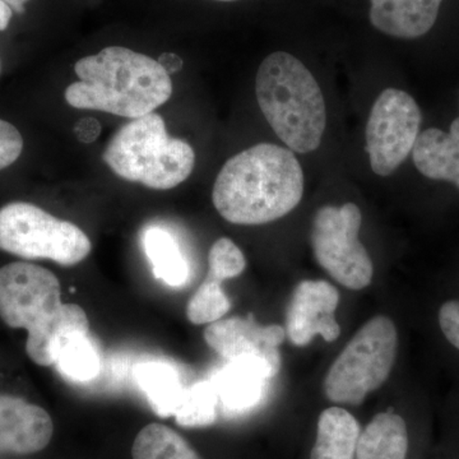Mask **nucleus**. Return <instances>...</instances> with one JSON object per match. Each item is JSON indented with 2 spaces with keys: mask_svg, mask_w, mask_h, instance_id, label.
I'll use <instances>...</instances> for the list:
<instances>
[{
  "mask_svg": "<svg viewBox=\"0 0 459 459\" xmlns=\"http://www.w3.org/2000/svg\"><path fill=\"white\" fill-rule=\"evenodd\" d=\"M304 195V172L289 148L259 143L229 160L212 201L226 221L263 225L291 212Z\"/></svg>",
  "mask_w": 459,
  "mask_h": 459,
  "instance_id": "nucleus-1",
  "label": "nucleus"
},
{
  "mask_svg": "<svg viewBox=\"0 0 459 459\" xmlns=\"http://www.w3.org/2000/svg\"><path fill=\"white\" fill-rule=\"evenodd\" d=\"M0 318L11 328L26 329V352L40 367L56 365L60 344L74 333H90L87 314L77 304H63L59 280L31 263L0 268Z\"/></svg>",
  "mask_w": 459,
  "mask_h": 459,
  "instance_id": "nucleus-2",
  "label": "nucleus"
},
{
  "mask_svg": "<svg viewBox=\"0 0 459 459\" xmlns=\"http://www.w3.org/2000/svg\"><path fill=\"white\" fill-rule=\"evenodd\" d=\"M78 82L65 90L75 108L138 119L164 105L172 93L170 74L159 60L123 47H108L74 65Z\"/></svg>",
  "mask_w": 459,
  "mask_h": 459,
  "instance_id": "nucleus-3",
  "label": "nucleus"
},
{
  "mask_svg": "<svg viewBox=\"0 0 459 459\" xmlns=\"http://www.w3.org/2000/svg\"><path fill=\"white\" fill-rule=\"evenodd\" d=\"M259 108L292 152L309 153L325 131V96L314 75L294 56L276 51L263 60L255 80Z\"/></svg>",
  "mask_w": 459,
  "mask_h": 459,
  "instance_id": "nucleus-4",
  "label": "nucleus"
},
{
  "mask_svg": "<svg viewBox=\"0 0 459 459\" xmlns=\"http://www.w3.org/2000/svg\"><path fill=\"white\" fill-rule=\"evenodd\" d=\"M102 159L122 179L157 190L184 183L195 164L192 146L171 138L165 120L156 113L132 119L115 133Z\"/></svg>",
  "mask_w": 459,
  "mask_h": 459,
  "instance_id": "nucleus-5",
  "label": "nucleus"
},
{
  "mask_svg": "<svg viewBox=\"0 0 459 459\" xmlns=\"http://www.w3.org/2000/svg\"><path fill=\"white\" fill-rule=\"evenodd\" d=\"M397 329L391 318L370 319L346 344L325 379V394L336 403L359 406L388 379L397 353Z\"/></svg>",
  "mask_w": 459,
  "mask_h": 459,
  "instance_id": "nucleus-6",
  "label": "nucleus"
},
{
  "mask_svg": "<svg viewBox=\"0 0 459 459\" xmlns=\"http://www.w3.org/2000/svg\"><path fill=\"white\" fill-rule=\"evenodd\" d=\"M0 249L26 259L78 264L90 255L89 237L74 223L38 205L16 202L0 210Z\"/></svg>",
  "mask_w": 459,
  "mask_h": 459,
  "instance_id": "nucleus-7",
  "label": "nucleus"
},
{
  "mask_svg": "<svg viewBox=\"0 0 459 459\" xmlns=\"http://www.w3.org/2000/svg\"><path fill=\"white\" fill-rule=\"evenodd\" d=\"M361 222L360 208L353 204L325 205L314 216V256L323 270L350 290L365 289L373 280V262L359 238Z\"/></svg>",
  "mask_w": 459,
  "mask_h": 459,
  "instance_id": "nucleus-8",
  "label": "nucleus"
},
{
  "mask_svg": "<svg viewBox=\"0 0 459 459\" xmlns=\"http://www.w3.org/2000/svg\"><path fill=\"white\" fill-rule=\"evenodd\" d=\"M421 126V111L404 91L386 89L377 99L367 124L370 166L379 177H389L412 152Z\"/></svg>",
  "mask_w": 459,
  "mask_h": 459,
  "instance_id": "nucleus-9",
  "label": "nucleus"
},
{
  "mask_svg": "<svg viewBox=\"0 0 459 459\" xmlns=\"http://www.w3.org/2000/svg\"><path fill=\"white\" fill-rule=\"evenodd\" d=\"M285 338V329L259 325L253 316L222 318L211 323L204 331L205 342L226 361L263 362L274 377L280 371V344Z\"/></svg>",
  "mask_w": 459,
  "mask_h": 459,
  "instance_id": "nucleus-10",
  "label": "nucleus"
},
{
  "mask_svg": "<svg viewBox=\"0 0 459 459\" xmlns=\"http://www.w3.org/2000/svg\"><path fill=\"white\" fill-rule=\"evenodd\" d=\"M340 294L327 281L307 280L296 286L287 310L286 334L296 346H307L320 336L333 342L341 333L334 316Z\"/></svg>",
  "mask_w": 459,
  "mask_h": 459,
  "instance_id": "nucleus-11",
  "label": "nucleus"
},
{
  "mask_svg": "<svg viewBox=\"0 0 459 459\" xmlns=\"http://www.w3.org/2000/svg\"><path fill=\"white\" fill-rule=\"evenodd\" d=\"M54 424L38 404L0 394V455H27L49 446Z\"/></svg>",
  "mask_w": 459,
  "mask_h": 459,
  "instance_id": "nucleus-12",
  "label": "nucleus"
},
{
  "mask_svg": "<svg viewBox=\"0 0 459 459\" xmlns=\"http://www.w3.org/2000/svg\"><path fill=\"white\" fill-rule=\"evenodd\" d=\"M443 0H370L369 18L377 31L397 39H418L437 22Z\"/></svg>",
  "mask_w": 459,
  "mask_h": 459,
  "instance_id": "nucleus-13",
  "label": "nucleus"
},
{
  "mask_svg": "<svg viewBox=\"0 0 459 459\" xmlns=\"http://www.w3.org/2000/svg\"><path fill=\"white\" fill-rule=\"evenodd\" d=\"M272 377L273 373L263 362L235 360L229 361L228 367L212 382L225 409L241 413L261 403Z\"/></svg>",
  "mask_w": 459,
  "mask_h": 459,
  "instance_id": "nucleus-14",
  "label": "nucleus"
},
{
  "mask_svg": "<svg viewBox=\"0 0 459 459\" xmlns=\"http://www.w3.org/2000/svg\"><path fill=\"white\" fill-rule=\"evenodd\" d=\"M412 159L424 177L451 181L459 189V117L448 133L437 128L420 133Z\"/></svg>",
  "mask_w": 459,
  "mask_h": 459,
  "instance_id": "nucleus-15",
  "label": "nucleus"
},
{
  "mask_svg": "<svg viewBox=\"0 0 459 459\" xmlns=\"http://www.w3.org/2000/svg\"><path fill=\"white\" fill-rule=\"evenodd\" d=\"M360 425L349 411L331 407L320 413L310 459H355Z\"/></svg>",
  "mask_w": 459,
  "mask_h": 459,
  "instance_id": "nucleus-16",
  "label": "nucleus"
},
{
  "mask_svg": "<svg viewBox=\"0 0 459 459\" xmlns=\"http://www.w3.org/2000/svg\"><path fill=\"white\" fill-rule=\"evenodd\" d=\"M407 449L406 422L389 411L377 415L362 431L355 459H406Z\"/></svg>",
  "mask_w": 459,
  "mask_h": 459,
  "instance_id": "nucleus-17",
  "label": "nucleus"
},
{
  "mask_svg": "<svg viewBox=\"0 0 459 459\" xmlns=\"http://www.w3.org/2000/svg\"><path fill=\"white\" fill-rule=\"evenodd\" d=\"M134 379L160 416L174 415L186 388L177 371L162 362L135 365Z\"/></svg>",
  "mask_w": 459,
  "mask_h": 459,
  "instance_id": "nucleus-18",
  "label": "nucleus"
},
{
  "mask_svg": "<svg viewBox=\"0 0 459 459\" xmlns=\"http://www.w3.org/2000/svg\"><path fill=\"white\" fill-rule=\"evenodd\" d=\"M143 249L157 279L172 287H179L186 282L189 276L188 263L170 232L161 228L146 230L143 234Z\"/></svg>",
  "mask_w": 459,
  "mask_h": 459,
  "instance_id": "nucleus-19",
  "label": "nucleus"
},
{
  "mask_svg": "<svg viewBox=\"0 0 459 459\" xmlns=\"http://www.w3.org/2000/svg\"><path fill=\"white\" fill-rule=\"evenodd\" d=\"M133 459H202L186 437L166 427L147 425L142 429L132 446Z\"/></svg>",
  "mask_w": 459,
  "mask_h": 459,
  "instance_id": "nucleus-20",
  "label": "nucleus"
},
{
  "mask_svg": "<svg viewBox=\"0 0 459 459\" xmlns=\"http://www.w3.org/2000/svg\"><path fill=\"white\" fill-rule=\"evenodd\" d=\"M56 367L60 373L78 382H87L99 376L100 358L89 333H74L60 344Z\"/></svg>",
  "mask_w": 459,
  "mask_h": 459,
  "instance_id": "nucleus-21",
  "label": "nucleus"
},
{
  "mask_svg": "<svg viewBox=\"0 0 459 459\" xmlns=\"http://www.w3.org/2000/svg\"><path fill=\"white\" fill-rule=\"evenodd\" d=\"M219 402L213 382H199L186 388L174 416L178 425L186 428L208 427L216 421Z\"/></svg>",
  "mask_w": 459,
  "mask_h": 459,
  "instance_id": "nucleus-22",
  "label": "nucleus"
},
{
  "mask_svg": "<svg viewBox=\"0 0 459 459\" xmlns=\"http://www.w3.org/2000/svg\"><path fill=\"white\" fill-rule=\"evenodd\" d=\"M223 281L207 274L186 305V316L193 325H211L222 319L231 309L228 295L222 290Z\"/></svg>",
  "mask_w": 459,
  "mask_h": 459,
  "instance_id": "nucleus-23",
  "label": "nucleus"
},
{
  "mask_svg": "<svg viewBox=\"0 0 459 459\" xmlns=\"http://www.w3.org/2000/svg\"><path fill=\"white\" fill-rule=\"evenodd\" d=\"M247 267L246 256L229 238L214 241L208 255V274L225 282L240 276Z\"/></svg>",
  "mask_w": 459,
  "mask_h": 459,
  "instance_id": "nucleus-24",
  "label": "nucleus"
},
{
  "mask_svg": "<svg viewBox=\"0 0 459 459\" xmlns=\"http://www.w3.org/2000/svg\"><path fill=\"white\" fill-rule=\"evenodd\" d=\"M23 150V138L16 126L0 119V170L17 161Z\"/></svg>",
  "mask_w": 459,
  "mask_h": 459,
  "instance_id": "nucleus-25",
  "label": "nucleus"
},
{
  "mask_svg": "<svg viewBox=\"0 0 459 459\" xmlns=\"http://www.w3.org/2000/svg\"><path fill=\"white\" fill-rule=\"evenodd\" d=\"M439 325L444 336L459 350V301H446L439 310Z\"/></svg>",
  "mask_w": 459,
  "mask_h": 459,
  "instance_id": "nucleus-26",
  "label": "nucleus"
},
{
  "mask_svg": "<svg viewBox=\"0 0 459 459\" xmlns=\"http://www.w3.org/2000/svg\"><path fill=\"white\" fill-rule=\"evenodd\" d=\"M101 131V126L98 120L93 117H84L80 120L74 126V133L77 135L78 140L84 142V143H90V142L95 141Z\"/></svg>",
  "mask_w": 459,
  "mask_h": 459,
  "instance_id": "nucleus-27",
  "label": "nucleus"
},
{
  "mask_svg": "<svg viewBox=\"0 0 459 459\" xmlns=\"http://www.w3.org/2000/svg\"><path fill=\"white\" fill-rule=\"evenodd\" d=\"M159 62L169 74H170V72H178L181 66H183V62H181L180 57L174 56V54H164V56L160 57Z\"/></svg>",
  "mask_w": 459,
  "mask_h": 459,
  "instance_id": "nucleus-28",
  "label": "nucleus"
},
{
  "mask_svg": "<svg viewBox=\"0 0 459 459\" xmlns=\"http://www.w3.org/2000/svg\"><path fill=\"white\" fill-rule=\"evenodd\" d=\"M12 14H13V12H12L11 5L5 0H0V31L7 30L12 20Z\"/></svg>",
  "mask_w": 459,
  "mask_h": 459,
  "instance_id": "nucleus-29",
  "label": "nucleus"
},
{
  "mask_svg": "<svg viewBox=\"0 0 459 459\" xmlns=\"http://www.w3.org/2000/svg\"><path fill=\"white\" fill-rule=\"evenodd\" d=\"M9 5H11L12 9L17 11L18 13H23L25 12L26 3H29L30 0H5Z\"/></svg>",
  "mask_w": 459,
  "mask_h": 459,
  "instance_id": "nucleus-30",
  "label": "nucleus"
},
{
  "mask_svg": "<svg viewBox=\"0 0 459 459\" xmlns=\"http://www.w3.org/2000/svg\"><path fill=\"white\" fill-rule=\"evenodd\" d=\"M214 2H225V3H229V2H238V0H214Z\"/></svg>",
  "mask_w": 459,
  "mask_h": 459,
  "instance_id": "nucleus-31",
  "label": "nucleus"
}]
</instances>
